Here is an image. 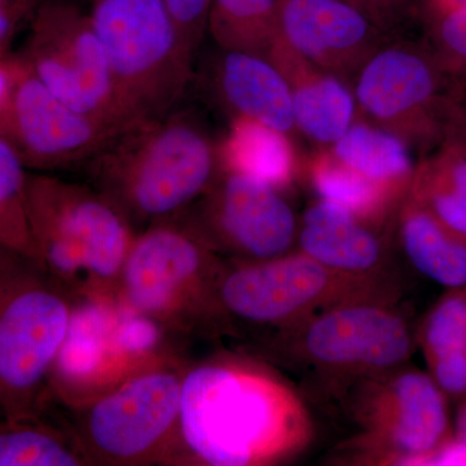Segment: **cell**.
I'll list each match as a JSON object with an SVG mask.
<instances>
[{
	"label": "cell",
	"instance_id": "obj_17",
	"mask_svg": "<svg viewBox=\"0 0 466 466\" xmlns=\"http://www.w3.org/2000/svg\"><path fill=\"white\" fill-rule=\"evenodd\" d=\"M289 82L297 127L309 139L334 144L351 127L355 101L332 76L318 75L315 66L276 39L266 55Z\"/></svg>",
	"mask_w": 466,
	"mask_h": 466
},
{
	"label": "cell",
	"instance_id": "obj_20",
	"mask_svg": "<svg viewBox=\"0 0 466 466\" xmlns=\"http://www.w3.org/2000/svg\"><path fill=\"white\" fill-rule=\"evenodd\" d=\"M223 170L235 171L280 189L297 174V158L288 134L249 118H233L220 142Z\"/></svg>",
	"mask_w": 466,
	"mask_h": 466
},
{
	"label": "cell",
	"instance_id": "obj_10",
	"mask_svg": "<svg viewBox=\"0 0 466 466\" xmlns=\"http://www.w3.org/2000/svg\"><path fill=\"white\" fill-rule=\"evenodd\" d=\"M183 377L149 370L94 401L81 417V443L110 464H140L177 434Z\"/></svg>",
	"mask_w": 466,
	"mask_h": 466
},
{
	"label": "cell",
	"instance_id": "obj_3",
	"mask_svg": "<svg viewBox=\"0 0 466 466\" xmlns=\"http://www.w3.org/2000/svg\"><path fill=\"white\" fill-rule=\"evenodd\" d=\"M27 210L42 269L76 290H118L134 227L90 183L27 173Z\"/></svg>",
	"mask_w": 466,
	"mask_h": 466
},
{
	"label": "cell",
	"instance_id": "obj_9",
	"mask_svg": "<svg viewBox=\"0 0 466 466\" xmlns=\"http://www.w3.org/2000/svg\"><path fill=\"white\" fill-rule=\"evenodd\" d=\"M283 333L294 359L339 380L360 381L400 370L412 352L407 321L388 302L339 306Z\"/></svg>",
	"mask_w": 466,
	"mask_h": 466
},
{
	"label": "cell",
	"instance_id": "obj_23",
	"mask_svg": "<svg viewBox=\"0 0 466 466\" xmlns=\"http://www.w3.org/2000/svg\"><path fill=\"white\" fill-rule=\"evenodd\" d=\"M408 198L466 240V153L446 150L413 175Z\"/></svg>",
	"mask_w": 466,
	"mask_h": 466
},
{
	"label": "cell",
	"instance_id": "obj_19",
	"mask_svg": "<svg viewBox=\"0 0 466 466\" xmlns=\"http://www.w3.org/2000/svg\"><path fill=\"white\" fill-rule=\"evenodd\" d=\"M400 241L420 274L451 289L466 287V240L410 198L401 208Z\"/></svg>",
	"mask_w": 466,
	"mask_h": 466
},
{
	"label": "cell",
	"instance_id": "obj_7",
	"mask_svg": "<svg viewBox=\"0 0 466 466\" xmlns=\"http://www.w3.org/2000/svg\"><path fill=\"white\" fill-rule=\"evenodd\" d=\"M352 412L363 429L352 452L366 464L422 465L453 438L447 395L420 370L401 367L360 380Z\"/></svg>",
	"mask_w": 466,
	"mask_h": 466
},
{
	"label": "cell",
	"instance_id": "obj_5",
	"mask_svg": "<svg viewBox=\"0 0 466 466\" xmlns=\"http://www.w3.org/2000/svg\"><path fill=\"white\" fill-rule=\"evenodd\" d=\"M217 251L182 216L147 227L126 258L118 294L128 311L170 327L228 317L219 299Z\"/></svg>",
	"mask_w": 466,
	"mask_h": 466
},
{
	"label": "cell",
	"instance_id": "obj_30",
	"mask_svg": "<svg viewBox=\"0 0 466 466\" xmlns=\"http://www.w3.org/2000/svg\"><path fill=\"white\" fill-rule=\"evenodd\" d=\"M424 465H466V441L451 438L422 461Z\"/></svg>",
	"mask_w": 466,
	"mask_h": 466
},
{
	"label": "cell",
	"instance_id": "obj_25",
	"mask_svg": "<svg viewBox=\"0 0 466 466\" xmlns=\"http://www.w3.org/2000/svg\"><path fill=\"white\" fill-rule=\"evenodd\" d=\"M280 0H211L208 32L222 50L267 55L278 38Z\"/></svg>",
	"mask_w": 466,
	"mask_h": 466
},
{
	"label": "cell",
	"instance_id": "obj_27",
	"mask_svg": "<svg viewBox=\"0 0 466 466\" xmlns=\"http://www.w3.org/2000/svg\"><path fill=\"white\" fill-rule=\"evenodd\" d=\"M76 451L54 431L26 422V417L8 420L0 434V466L84 465Z\"/></svg>",
	"mask_w": 466,
	"mask_h": 466
},
{
	"label": "cell",
	"instance_id": "obj_32",
	"mask_svg": "<svg viewBox=\"0 0 466 466\" xmlns=\"http://www.w3.org/2000/svg\"><path fill=\"white\" fill-rule=\"evenodd\" d=\"M453 437H455L456 440L466 441V400L462 401L461 406L459 408Z\"/></svg>",
	"mask_w": 466,
	"mask_h": 466
},
{
	"label": "cell",
	"instance_id": "obj_11",
	"mask_svg": "<svg viewBox=\"0 0 466 466\" xmlns=\"http://www.w3.org/2000/svg\"><path fill=\"white\" fill-rule=\"evenodd\" d=\"M180 216L214 250L244 263L288 254L297 236L296 217L279 189L235 171L223 170Z\"/></svg>",
	"mask_w": 466,
	"mask_h": 466
},
{
	"label": "cell",
	"instance_id": "obj_28",
	"mask_svg": "<svg viewBox=\"0 0 466 466\" xmlns=\"http://www.w3.org/2000/svg\"><path fill=\"white\" fill-rule=\"evenodd\" d=\"M187 50L196 58L208 30L211 0H164Z\"/></svg>",
	"mask_w": 466,
	"mask_h": 466
},
{
	"label": "cell",
	"instance_id": "obj_13",
	"mask_svg": "<svg viewBox=\"0 0 466 466\" xmlns=\"http://www.w3.org/2000/svg\"><path fill=\"white\" fill-rule=\"evenodd\" d=\"M18 57L16 87L7 108L0 112V137L11 143L26 168L50 171L85 167L126 127L73 109Z\"/></svg>",
	"mask_w": 466,
	"mask_h": 466
},
{
	"label": "cell",
	"instance_id": "obj_12",
	"mask_svg": "<svg viewBox=\"0 0 466 466\" xmlns=\"http://www.w3.org/2000/svg\"><path fill=\"white\" fill-rule=\"evenodd\" d=\"M72 325L66 297L41 284L2 287L0 391L7 420L27 417L26 406L57 361Z\"/></svg>",
	"mask_w": 466,
	"mask_h": 466
},
{
	"label": "cell",
	"instance_id": "obj_31",
	"mask_svg": "<svg viewBox=\"0 0 466 466\" xmlns=\"http://www.w3.org/2000/svg\"><path fill=\"white\" fill-rule=\"evenodd\" d=\"M342 2H348L350 5L366 9L367 12L376 16L377 12L381 11L386 5H390L391 0H342Z\"/></svg>",
	"mask_w": 466,
	"mask_h": 466
},
{
	"label": "cell",
	"instance_id": "obj_2",
	"mask_svg": "<svg viewBox=\"0 0 466 466\" xmlns=\"http://www.w3.org/2000/svg\"><path fill=\"white\" fill-rule=\"evenodd\" d=\"M134 228L182 214L222 174L220 142L189 109L131 122L84 167Z\"/></svg>",
	"mask_w": 466,
	"mask_h": 466
},
{
	"label": "cell",
	"instance_id": "obj_15",
	"mask_svg": "<svg viewBox=\"0 0 466 466\" xmlns=\"http://www.w3.org/2000/svg\"><path fill=\"white\" fill-rule=\"evenodd\" d=\"M210 81L233 118L254 119L285 134L297 127L289 82L265 55L222 50Z\"/></svg>",
	"mask_w": 466,
	"mask_h": 466
},
{
	"label": "cell",
	"instance_id": "obj_16",
	"mask_svg": "<svg viewBox=\"0 0 466 466\" xmlns=\"http://www.w3.org/2000/svg\"><path fill=\"white\" fill-rule=\"evenodd\" d=\"M435 92L433 67L424 57L403 48H389L370 57L357 84L361 108L390 127L410 125L424 116Z\"/></svg>",
	"mask_w": 466,
	"mask_h": 466
},
{
	"label": "cell",
	"instance_id": "obj_29",
	"mask_svg": "<svg viewBox=\"0 0 466 466\" xmlns=\"http://www.w3.org/2000/svg\"><path fill=\"white\" fill-rule=\"evenodd\" d=\"M440 36L451 54L466 58V5L451 9L441 18Z\"/></svg>",
	"mask_w": 466,
	"mask_h": 466
},
{
	"label": "cell",
	"instance_id": "obj_6",
	"mask_svg": "<svg viewBox=\"0 0 466 466\" xmlns=\"http://www.w3.org/2000/svg\"><path fill=\"white\" fill-rule=\"evenodd\" d=\"M397 296V287L385 274L339 271L302 251L242 263L223 272L219 283V299L228 317L281 330L339 306L394 303Z\"/></svg>",
	"mask_w": 466,
	"mask_h": 466
},
{
	"label": "cell",
	"instance_id": "obj_4",
	"mask_svg": "<svg viewBox=\"0 0 466 466\" xmlns=\"http://www.w3.org/2000/svg\"><path fill=\"white\" fill-rule=\"evenodd\" d=\"M88 14L128 118H158L177 109L192 84L195 57L164 0H91Z\"/></svg>",
	"mask_w": 466,
	"mask_h": 466
},
{
	"label": "cell",
	"instance_id": "obj_1",
	"mask_svg": "<svg viewBox=\"0 0 466 466\" xmlns=\"http://www.w3.org/2000/svg\"><path fill=\"white\" fill-rule=\"evenodd\" d=\"M177 435L211 466H265L309 446L308 408L285 383L258 368L211 363L183 376Z\"/></svg>",
	"mask_w": 466,
	"mask_h": 466
},
{
	"label": "cell",
	"instance_id": "obj_8",
	"mask_svg": "<svg viewBox=\"0 0 466 466\" xmlns=\"http://www.w3.org/2000/svg\"><path fill=\"white\" fill-rule=\"evenodd\" d=\"M24 63L58 99L106 124L131 119L116 95L108 57L90 14L67 0H47L35 9L23 50Z\"/></svg>",
	"mask_w": 466,
	"mask_h": 466
},
{
	"label": "cell",
	"instance_id": "obj_34",
	"mask_svg": "<svg viewBox=\"0 0 466 466\" xmlns=\"http://www.w3.org/2000/svg\"><path fill=\"white\" fill-rule=\"evenodd\" d=\"M38 2L42 5L43 2H47V0H38Z\"/></svg>",
	"mask_w": 466,
	"mask_h": 466
},
{
	"label": "cell",
	"instance_id": "obj_14",
	"mask_svg": "<svg viewBox=\"0 0 466 466\" xmlns=\"http://www.w3.org/2000/svg\"><path fill=\"white\" fill-rule=\"evenodd\" d=\"M373 17L342 0H280L278 38L312 66L339 67L372 42Z\"/></svg>",
	"mask_w": 466,
	"mask_h": 466
},
{
	"label": "cell",
	"instance_id": "obj_26",
	"mask_svg": "<svg viewBox=\"0 0 466 466\" xmlns=\"http://www.w3.org/2000/svg\"><path fill=\"white\" fill-rule=\"evenodd\" d=\"M26 177L16 150L0 137V242L7 253L32 260L42 269L27 210Z\"/></svg>",
	"mask_w": 466,
	"mask_h": 466
},
{
	"label": "cell",
	"instance_id": "obj_21",
	"mask_svg": "<svg viewBox=\"0 0 466 466\" xmlns=\"http://www.w3.org/2000/svg\"><path fill=\"white\" fill-rule=\"evenodd\" d=\"M429 375L447 395L466 397V289H452L431 309L420 333Z\"/></svg>",
	"mask_w": 466,
	"mask_h": 466
},
{
	"label": "cell",
	"instance_id": "obj_33",
	"mask_svg": "<svg viewBox=\"0 0 466 466\" xmlns=\"http://www.w3.org/2000/svg\"><path fill=\"white\" fill-rule=\"evenodd\" d=\"M466 0H458V5H456V7H460V5H465ZM455 8V7H453Z\"/></svg>",
	"mask_w": 466,
	"mask_h": 466
},
{
	"label": "cell",
	"instance_id": "obj_18",
	"mask_svg": "<svg viewBox=\"0 0 466 466\" xmlns=\"http://www.w3.org/2000/svg\"><path fill=\"white\" fill-rule=\"evenodd\" d=\"M370 227L346 208L321 200L303 217L299 251L339 271L383 275L385 245Z\"/></svg>",
	"mask_w": 466,
	"mask_h": 466
},
{
	"label": "cell",
	"instance_id": "obj_24",
	"mask_svg": "<svg viewBox=\"0 0 466 466\" xmlns=\"http://www.w3.org/2000/svg\"><path fill=\"white\" fill-rule=\"evenodd\" d=\"M309 179L321 200L346 208L370 226L381 223L398 198L381 184L334 157L333 153L314 158L309 167Z\"/></svg>",
	"mask_w": 466,
	"mask_h": 466
},
{
	"label": "cell",
	"instance_id": "obj_22",
	"mask_svg": "<svg viewBox=\"0 0 466 466\" xmlns=\"http://www.w3.org/2000/svg\"><path fill=\"white\" fill-rule=\"evenodd\" d=\"M333 156L358 173L381 184L397 198L412 183V159L403 140L390 130L354 124L333 144Z\"/></svg>",
	"mask_w": 466,
	"mask_h": 466
}]
</instances>
